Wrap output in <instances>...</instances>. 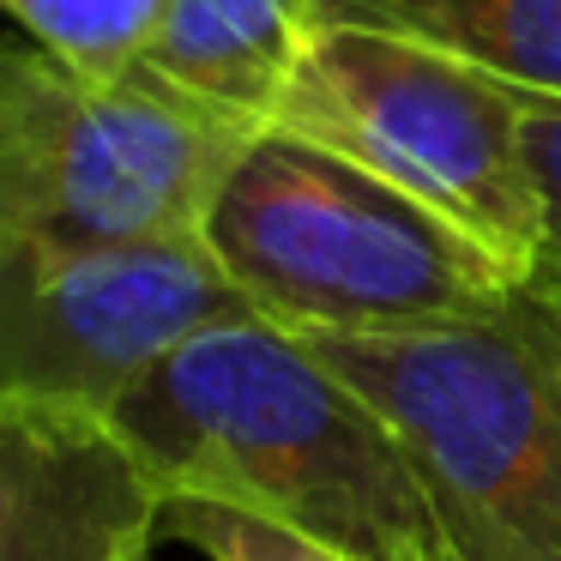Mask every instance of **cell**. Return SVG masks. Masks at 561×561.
<instances>
[{
	"mask_svg": "<svg viewBox=\"0 0 561 561\" xmlns=\"http://www.w3.org/2000/svg\"><path fill=\"white\" fill-rule=\"evenodd\" d=\"M110 423L163 501H224L344 561L453 556L375 404L260 314L182 339L115 399Z\"/></svg>",
	"mask_w": 561,
	"mask_h": 561,
	"instance_id": "cell-1",
	"label": "cell"
},
{
	"mask_svg": "<svg viewBox=\"0 0 561 561\" xmlns=\"http://www.w3.org/2000/svg\"><path fill=\"white\" fill-rule=\"evenodd\" d=\"M199 242L284 332H423L507 314L525 290L483 242L380 175L290 134H254Z\"/></svg>",
	"mask_w": 561,
	"mask_h": 561,
	"instance_id": "cell-2",
	"label": "cell"
},
{
	"mask_svg": "<svg viewBox=\"0 0 561 561\" xmlns=\"http://www.w3.org/2000/svg\"><path fill=\"white\" fill-rule=\"evenodd\" d=\"M404 447L453 561H561V339L507 314L423 332H302Z\"/></svg>",
	"mask_w": 561,
	"mask_h": 561,
	"instance_id": "cell-3",
	"label": "cell"
},
{
	"mask_svg": "<svg viewBox=\"0 0 561 561\" xmlns=\"http://www.w3.org/2000/svg\"><path fill=\"white\" fill-rule=\"evenodd\" d=\"M254 127L151 67L91 79L37 43H0V254L199 242Z\"/></svg>",
	"mask_w": 561,
	"mask_h": 561,
	"instance_id": "cell-4",
	"label": "cell"
},
{
	"mask_svg": "<svg viewBox=\"0 0 561 561\" xmlns=\"http://www.w3.org/2000/svg\"><path fill=\"white\" fill-rule=\"evenodd\" d=\"M272 134L327 146L416 206L459 224L519 284L543 266V194L525 151L519 91L411 37L320 25Z\"/></svg>",
	"mask_w": 561,
	"mask_h": 561,
	"instance_id": "cell-5",
	"label": "cell"
},
{
	"mask_svg": "<svg viewBox=\"0 0 561 561\" xmlns=\"http://www.w3.org/2000/svg\"><path fill=\"white\" fill-rule=\"evenodd\" d=\"M254 314L206 242L0 254V404L110 416L151 363Z\"/></svg>",
	"mask_w": 561,
	"mask_h": 561,
	"instance_id": "cell-6",
	"label": "cell"
},
{
	"mask_svg": "<svg viewBox=\"0 0 561 561\" xmlns=\"http://www.w3.org/2000/svg\"><path fill=\"white\" fill-rule=\"evenodd\" d=\"M163 495L110 416L0 404V561H151Z\"/></svg>",
	"mask_w": 561,
	"mask_h": 561,
	"instance_id": "cell-7",
	"label": "cell"
},
{
	"mask_svg": "<svg viewBox=\"0 0 561 561\" xmlns=\"http://www.w3.org/2000/svg\"><path fill=\"white\" fill-rule=\"evenodd\" d=\"M314 31V0H170L139 67L224 122L266 134Z\"/></svg>",
	"mask_w": 561,
	"mask_h": 561,
	"instance_id": "cell-8",
	"label": "cell"
},
{
	"mask_svg": "<svg viewBox=\"0 0 561 561\" xmlns=\"http://www.w3.org/2000/svg\"><path fill=\"white\" fill-rule=\"evenodd\" d=\"M320 25L411 37L531 98H561V0H314Z\"/></svg>",
	"mask_w": 561,
	"mask_h": 561,
	"instance_id": "cell-9",
	"label": "cell"
},
{
	"mask_svg": "<svg viewBox=\"0 0 561 561\" xmlns=\"http://www.w3.org/2000/svg\"><path fill=\"white\" fill-rule=\"evenodd\" d=\"M163 531L175 543L199 549L206 561H344L339 549L314 543L290 525H272L260 513L224 507V501H194V495L163 501Z\"/></svg>",
	"mask_w": 561,
	"mask_h": 561,
	"instance_id": "cell-10",
	"label": "cell"
},
{
	"mask_svg": "<svg viewBox=\"0 0 561 561\" xmlns=\"http://www.w3.org/2000/svg\"><path fill=\"white\" fill-rule=\"evenodd\" d=\"M519 127H525V151L537 170V194H543V266L537 272H561V98H531L519 91Z\"/></svg>",
	"mask_w": 561,
	"mask_h": 561,
	"instance_id": "cell-11",
	"label": "cell"
},
{
	"mask_svg": "<svg viewBox=\"0 0 561 561\" xmlns=\"http://www.w3.org/2000/svg\"><path fill=\"white\" fill-rule=\"evenodd\" d=\"M531 296L543 302L549 327H556V339H561V272H537V278H531Z\"/></svg>",
	"mask_w": 561,
	"mask_h": 561,
	"instance_id": "cell-12",
	"label": "cell"
},
{
	"mask_svg": "<svg viewBox=\"0 0 561 561\" xmlns=\"http://www.w3.org/2000/svg\"><path fill=\"white\" fill-rule=\"evenodd\" d=\"M447 561H453V556H447Z\"/></svg>",
	"mask_w": 561,
	"mask_h": 561,
	"instance_id": "cell-13",
	"label": "cell"
}]
</instances>
